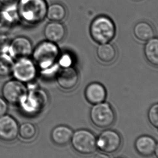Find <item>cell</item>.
<instances>
[{"label": "cell", "instance_id": "30", "mask_svg": "<svg viewBox=\"0 0 158 158\" xmlns=\"http://www.w3.org/2000/svg\"><path fill=\"white\" fill-rule=\"evenodd\" d=\"M154 153L156 155V158H158V143H156V149H155V151H154Z\"/></svg>", "mask_w": 158, "mask_h": 158}, {"label": "cell", "instance_id": "25", "mask_svg": "<svg viewBox=\"0 0 158 158\" xmlns=\"http://www.w3.org/2000/svg\"><path fill=\"white\" fill-rule=\"evenodd\" d=\"M11 40L7 34H0V53H8Z\"/></svg>", "mask_w": 158, "mask_h": 158}, {"label": "cell", "instance_id": "7", "mask_svg": "<svg viewBox=\"0 0 158 158\" xmlns=\"http://www.w3.org/2000/svg\"><path fill=\"white\" fill-rule=\"evenodd\" d=\"M89 117L92 123L99 128L109 127L115 120V114L110 103L106 102L94 105L90 109Z\"/></svg>", "mask_w": 158, "mask_h": 158}, {"label": "cell", "instance_id": "5", "mask_svg": "<svg viewBox=\"0 0 158 158\" xmlns=\"http://www.w3.org/2000/svg\"><path fill=\"white\" fill-rule=\"evenodd\" d=\"M70 143L75 151L83 156L91 155L97 149V137L92 132L86 129L73 132Z\"/></svg>", "mask_w": 158, "mask_h": 158}, {"label": "cell", "instance_id": "29", "mask_svg": "<svg viewBox=\"0 0 158 158\" xmlns=\"http://www.w3.org/2000/svg\"><path fill=\"white\" fill-rule=\"evenodd\" d=\"M93 158H110V157L105 153H99L97 154Z\"/></svg>", "mask_w": 158, "mask_h": 158}, {"label": "cell", "instance_id": "26", "mask_svg": "<svg viewBox=\"0 0 158 158\" xmlns=\"http://www.w3.org/2000/svg\"><path fill=\"white\" fill-rule=\"evenodd\" d=\"M58 62L61 66V68H65L72 66L73 60L70 55L68 54L60 55Z\"/></svg>", "mask_w": 158, "mask_h": 158}, {"label": "cell", "instance_id": "14", "mask_svg": "<svg viewBox=\"0 0 158 158\" xmlns=\"http://www.w3.org/2000/svg\"><path fill=\"white\" fill-rule=\"evenodd\" d=\"M85 97L88 103L94 105L105 101L107 91L102 84L94 82L86 87L85 90Z\"/></svg>", "mask_w": 158, "mask_h": 158}, {"label": "cell", "instance_id": "19", "mask_svg": "<svg viewBox=\"0 0 158 158\" xmlns=\"http://www.w3.org/2000/svg\"><path fill=\"white\" fill-rule=\"evenodd\" d=\"M144 54L147 61L152 66L158 67V38H152L147 41Z\"/></svg>", "mask_w": 158, "mask_h": 158}, {"label": "cell", "instance_id": "8", "mask_svg": "<svg viewBox=\"0 0 158 158\" xmlns=\"http://www.w3.org/2000/svg\"><path fill=\"white\" fill-rule=\"evenodd\" d=\"M122 145V138L118 132L106 130L97 138V148L105 153H113L118 151Z\"/></svg>", "mask_w": 158, "mask_h": 158}, {"label": "cell", "instance_id": "9", "mask_svg": "<svg viewBox=\"0 0 158 158\" xmlns=\"http://www.w3.org/2000/svg\"><path fill=\"white\" fill-rule=\"evenodd\" d=\"M27 91L28 89L26 84L14 79L8 81L3 85L2 95L7 103L18 105Z\"/></svg>", "mask_w": 158, "mask_h": 158}, {"label": "cell", "instance_id": "4", "mask_svg": "<svg viewBox=\"0 0 158 158\" xmlns=\"http://www.w3.org/2000/svg\"><path fill=\"white\" fill-rule=\"evenodd\" d=\"M90 35L95 42L103 44L111 42L116 34V27L113 20L108 16H97L91 22Z\"/></svg>", "mask_w": 158, "mask_h": 158}, {"label": "cell", "instance_id": "3", "mask_svg": "<svg viewBox=\"0 0 158 158\" xmlns=\"http://www.w3.org/2000/svg\"><path fill=\"white\" fill-rule=\"evenodd\" d=\"M48 6L46 0H18L16 9L20 21L35 26L46 18Z\"/></svg>", "mask_w": 158, "mask_h": 158}, {"label": "cell", "instance_id": "16", "mask_svg": "<svg viewBox=\"0 0 158 158\" xmlns=\"http://www.w3.org/2000/svg\"><path fill=\"white\" fill-rule=\"evenodd\" d=\"M156 143L155 139L149 135H141L136 139L134 147L138 153L143 157H149L154 153Z\"/></svg>", "mask_w": 158, "mask_h": 158}, {"label": "cell", "instance_id": "24", "mask_svg": "<svg viewBox=\"0 0 158 158\" xmlns=\"http://www.w3.org/2000/svg\"><path fill=\"white\" fill-rule=\"evenodd\" d=\"M147 118L150 124L158 130V103L150 107L147 113Z\"/></svg>", "mask_w": 158, "mask_h": 158}, {"label": "cell", "instance_id": "13", "mask_svg": "<svg viewBox=\"0 0 158 158\" xmlns=\"http://www.w3.org/2000/svg\"><path fill=\"white\" fill-rule=\"evenodd\" d=\"M19 21L16 4L3 7L0 10V34H8Z\"/></svg>", "mask_w": 158, "mask_h": 158}, {"label": "cell", "instance_id": "21", "mask_svg": "<svg viewBox=\"0 0 158 158\" xmlns=\"http://www.w3.org/2000/svg\"><path fill=\"white\" fill-rule=\"evenodd\" d=\"M67 12L64 5L54 3L48 6L46 18L51 21L61 22L67 16Z\"/></svg>", "mask_w": 158, "mask_h": 158}, {"label": "cell", "instance_id": "20", "mask_svg": "<svg viewBox=\"0 0 158 158\" xmlns=\"http://www.w3.org/2000/svg\"><path fill=\"white\" fill-rule=\"evenodd\" d=\"M97 54L99 59L105 63H110L116 58L117 52L115 48L110 43L100 44L97 49Z\"/></svg>", "mask_w": 158, "mask_h": 158}, {"label": "cell", "instance_id": "23", "mask_svg": "<svg viewBox=\"0 0 158 158\" xmlns=\"http://www.w3.org/2000/svg\"><path fill=\"white\" fill-rule=\"evenodd\" d=\"M36 134L37 129L33 123H24L19 126V135L23 140H31L35 138Z\"/></svg>", "mask_w": 158, "mask_h": 158}, {"label": "cell", "instance_id": "18", "mask_svg": "<svg viewBox=\"0 0 158 158\" xmlns=\"http://www.w3.org/2000/svg\"><path fill=\"white\" fill-rule=\"evenodd\" d=\"M134 36L143 42H147L155 36L153 27L148 22L140 21L137 23L133 29Z\"/></svg>", "mask_w": 158, "mask_h": 158}, {"label": "cell", "instance_id": "17", "mask_svg": "<svg viewBox=\"0 0 158 158\" xmlns=\"http://www.w3.org/2000/svg\"><path fill=\"white\" fill-rule=\"evenodd\" d=\"M73 134V130L67 126H57L52 131L51 140L58 146H64L70 143Z\"/></svg>", "mask_w": 158, "mask_h": 158}, {"label": "cell", "instance_id": "22", "mask_svg": "<svg viewBox=\"0 0 158 158\" xmlns=\"http://www.w3.org/2000/svg\"><path fill=\"white\" fill-rule=\"evenodd\" d=\"M14 63V59L8 53H0V77H4L10 75Z\"/></svg>", "mask_w": 158, "mask_h": 158}, {"label": "cell", "instance_id": "6", "mask_svg": "<svg viewBox=\"0 0 158 158\" xmlns=\"http://www.w3.org/2000/svg\"><path fill=\"white\" fill-rule=\"evenodd\" d=\"M38 72L39 69L32 59L22 57L16 60L11 75L16 80L28 84L34 81Z\"/></svg>", "mask_w": 158, "mask_h": 158}, {"label": "cell", "instance_id": "31", "mask_svg": "<svg viewBox=\"0 0 158 158\" xmlns=\"http://www.w3.org/2000/svg\"><path fill=\"white\" fill-rule=\"evenodd\" d=\"M121 158V157H118V158Z\"/></svg>", "mask_w": 158, "mask_h": 158}, {"label": "cell", "instance_id": "12", "mask_svg": "<svg viewBox=\"0 0 158 158\" xmlns=\"http://www.w3.org/2000/svg\"><path fill=\"white\" fill-rule=\"evenodd\" d=\"M56 79L58 85L63 90H72L79 82V73L72 66L61 68L58 70Z\"/></svg>", "mask_w": 158, "mask_h": 158}, {"label": "cell", "instance_id": "2", "mask_svg": "<svg viewBox=\"0 0 158 158\" xmlns=\"http://www.w3.org/2000/svg\"><path fill=\"white\" fill-rule=\"evenodd\" d=\"M28 85V91L18 106L22 114L31 118L37 116L44 110L48 102V96L45 90L35 84Z\"/></svg>", "mask_w": 158, "mask_h": 158}, {"label": "cell", "instance_id": "10", "mask_svg": "<svg viewBox=\"0 0 158 158\" xmlns=\"http://www.w3.org/2000/svg\"><path fill=\"white\" fill-rule=\"evenodd\" d=\"M33 44L31 40L23 36L16 37L11 40L8 54L14 59L29 57L33 53Z\"/></svg>", "mask_w": 158, "mask_h": 158}, {"label": "cell", "instance_id": "1", "mask_svg": "<svg viewBox=\"0 0 158 158\" xmlns=\"http://www.w3.org/2000/svg\"><path fill=\"white\" fill-rule=\"evenodd\" d=\"M60 55V50L57 44L47 40L40 42L34 48L31 54L32 59L38 69L46 76H48L52 71H55Z\"/></svg>", "mask_w": 158, "mask_h": 158}, {"label": "cell", "instance_id": "27", "mask_svg": "<svg viewBox=\"0 0 158 158\" xmlns=\"http://www.w3.org/2000/svg\"><path fill=\"white\" fill-rule=\"evenodd\" d=\"M8 110V105L7 101L3 98L0 97V117L7 114Z\"/></svg>", "mask_w": 158, "mask_h": 158}, {"label": "cell", "instance_id": "28", "mask_svg": "<svg viewBox=\"0 0 158 158\" xmlns=\"http://www.w3.org/2000/svg\"><path fill=\"white\" fill-rule=\"evenodd\" d=\"M18 1V0H0V4L2 5L3 7H6L16 5Z\"/></svg>", "mask_w": 158, "mask_h": 158}, {"label": "cell", "instance_id": "15", "mask_svg": "<svg viewBox=\"0 0 158 158\" xmlns=\"http://www.w3.org/2000/svg\"><path fill=\"white\" fill-rule=\"evenodd\" d=\"M44 34L47 41L57 44L65 37L66 28L61 22L51 21L44 27Z\"/></svg>", "mask_w": 158, "mask_h": 158}, {"label": "cell", "instance_id": "11", "mask_svg": "<svg viewBox=\"0 0 158 158\" xmlns=\"http://www.w3.org/2000/svg\"><path fill=\"white\" fill-rule=\"evenodd\" d=\"M19 126L15 118L6 114L0 117V140L11 143L19 135Z\"/></svg>", "mask_w": 158, "mask_h": 158}]
</instances>
